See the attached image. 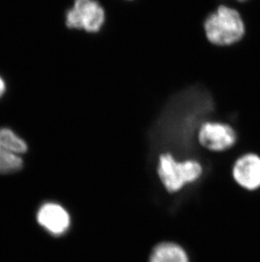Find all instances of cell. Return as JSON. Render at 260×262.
Returning a JSON list of instances; mask_svg holds the SVG:
<instances>
[{
    "instance_id": "2",
    "label": "cell",
    "mask_w": 260,
    "mask_h": 262,
    "mask_svg": "<svg viewBox=\"0 0 260 262\" xmlns=\"http://www.w3.org/2000/svg\"><path fill=\"white\" fill-rule=\"evenodd\" d=\"M203 172V166L197 160L177 161L171 153L162 154L159 156L157 173L169 193L178 192L187 184L199 180Z\"/></svg>"
},
{
    "instance_id": "3",
    "label": "cell",
    "mask_w": 260,
    "mask_h": 262,
    "mask_svg": "<svg viewBox=\"0 0 260 262\" xmlns=\"http://www.w3.org/2000/svg\"><path fill=\"white\" fill-rule=\"evenodd\" d=\"M197 142L205 150L214 154L229 153L238 144L235 127L226 121L207 119L196 130Z\"/></svg>"
},
{
    "instance_id": "10",
    "label": "cell",
    "mask_w": 260,
    "mask_h": 262,
    "mask_svg": "<svg viewBox=\"0 0 260 262\" xmlns=\"http://www.w3.org/2000/svg\"><path fill=\"white\" fill-rule=\"evenodd\" d=\"M5 91H6V83L4 78L0 76V98L5 94Z\"/></svg>"
},
{
    "instance_id": "13",
    "label": "cell",
    "mask_w": 260,
    "mask_h": 262,
    "mask_svg": "<svg viewBox=\"0 0 260 262\" xmlns=\"http://www.w3.org/2000/svg\"><path fill=\"white\" fill-rule=\"evenodd\" d=\"M128 1H131V0H128Z\"/></svg>"
},
{
    "instance_id": "6",
    "label": "cell",
    "mask_w": 260,
    "mask_h": 262,
    "mask_svg": "<svg viewBox=\"0 0 260 262\" xmlns=\"http://www.w3.org/2000/svg\"><path fill=\"white\" fill-rule=\"evenodd\" d=\"M37 220L39 225L54 236H61L69 230L70 215L61 205L53 202L45 203L37 211Z\"/></svg>"
},
{
    "instance_id": "11",
    "label": "cell",
    "mask_w": 260,
    "mask_h": 262,
    "mask_svg": "<svg viewBox=\"0 0 260 262\" xmlns=\"http://www.w3.org/2000/svg\"><path fill=\"white\" fill-rule=\"evenodd\" d=\"M227 1H231V2L238 3V4H243V3L248 2L249 0H227ZM226 1V2H227Z\"/></svg>"
},
{
    "instance_id": "1",
    "label": "cell",
    "mask_w": 260,
    "mask_h": 262,
    "mask_svg": "<svg viewBox=\"0 0 260 262\" xmlns=\"http://www.w3.org/2000/svg\"><path fill=\"white\" fill-rule=\"evenodd\" d=\"M204 37L214 47L229 48L245 37L246 23L240 10L231 3L221 2L204 17Z\"/></svg>"
},
{
    "instance_id": "8",
    "label": "cell",
    "mask_w": 260,
    "mask_h": 262,
    "mask_svg": "<svg viewBox=\"0 0 260 262\" xmlns=\"http://www.w3.org/2000/svg\"><path fill=\"white\" fill-rule=\"evenodd\" d=\"M0 144L13 153L21 156L28 147L27 143L10 128H0Z\"/></svg>"
},
{
    "instance_id": "5",
    "label": "cell",
    "mask_w": 260,
    "mask_h": 262,
    "mask_svg": "<svg viewBox=\"0 0 260 262\" xmlns=\"http://www.w3.org/2000/svg\"><path fill=\"white\" fill-rule=\"evenodd\" d=\"M231 176L241 189L249 193L260 190V154L246 151L236 156L231 164Z\"/></svg>"
},
{
    "instance_id": "7",
    "label": "cell",
    "mask_w": 260,
    "mask_h": 262,
    "mask_svg": "<svg viewBox=\"0 0 260 262\" xmlns=\"http://www.w3.org/2000/svg\"><path fill=\"white\" fill-rule=\"evenodd\" d=\"M150 262H189L184 248L172 242L161 243L150 254Z\"/></svg>"
},
{
    "instance_id": "9",
    "label": "cell",
    "mask_w": 260,
    "mask_h": 262,
    "mask_svg": "<svg viewBox=\"0 0 260 262\" xmlns=\"http://www.w3.org/2000/svg\"><path fill=\"white\" fill-rule=\"evenodd\" d=\"M23 160L20 156L13 153L0 144V173H13L22 168Z\"/></svg>"
},
{
    "instance_id": "4",
    "label": "cell",
    "mask_w": 260,
    "mask_h": 262,
    "mask_svg": "<svg viewBox=\"0 0 260 262\" xmlns=\"http://www.w3.org/2000/svg\"><path fill=\"white\" fill-rule=\"evenodd\" d=\"M107 20L103 6L97 0H74L65 13V26L87 33L100 32Z\"/></svg>"
},
{
    "instance_id": "12",
    "label": "cell",
    "mask_w": 260,
    "mask_h": 262,
    "mask_svg": "<svg viewBox=\"0 0 260 262\" xmlns=\"http://www.w3.org/2000/svg\"><path fill=\"white\" fill-rule=\"evenodd\" d=\"M219 1H220V2H226L227 0H219Z\"/></svg>"
}]
</instances>
